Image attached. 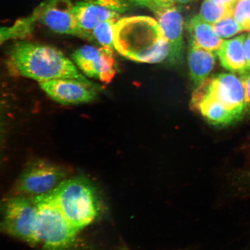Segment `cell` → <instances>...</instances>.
<instances>
[{"label": "cell", "instance_id": "f1b7e54d", "mask_svg": "<svg viewBox=\"0 0 250 250\" xmlns=\"http://www.w3.org/2000/svg\"><path fill=\"white\" fill-rule=\"evenodd\" d=\"M195 0H175V1L180 4H187V3L191 2Z\"/></svg>", "mask_w": 250, "mask_h": 250}, {"label": "cell", "instance_id": "83f0119b", "mask_svg": "<svg viewBox=\"0 0 250 250\" xmlns=\"http://www.w3.org/2000/svg\"><path fill=\"white\" fill-rule=\"evenodd\" d=\"M243 180L245 181L247 186L250 187V171L246 172L243 175Z\"/></svg>", "mask_w": 250, "mask_h": 250}, {"label": "cell", "instance_id": "44dd1931", "mask_svg": "<svg viewBox=\"0 0 250 250\" xmlns=\"http://www.w3.org/2000/svg\"><path fill=\"white\" fill-rule=\"evenodd\" d=\"M233 15L246 31H250V0H240L237 2L234 6Z\"/></svg>", "mask_w": 250, "mask_h": 250}, {"label": "cell", "instance_id": "603a6c76", "mask_svg": "<svg viewBox=\"0 0 250 250\" xmlns=\"http://www.w3.org/2000/svg\"><path fill=\"white\" fill-rule=\"evenodd\" d=\"M240 78L245 88L246 111H250V71L242 74Z\"/></svg>", "mask_w": 250, "mask_h": 250}, {"label": "cell", "instance_id": "7a4b0ae2", "mask_svg": "<svg viewBox=\"0 0 250 250\" xmlns=\"http://www.w3.org/2000/svg\"><path fill=\"white\" fill-rule=\"evenodd\" d=\"M114 43L120 54L138 62L157 63L169 54L158 21L147 16L120 18L114 26Z\"/></svg>", "mask_w": 250, "mask_h": 250}, {"label": "cell", "instance_id": "d4e9b609", "mask_svg": "<svg viewBox=\"0 0 250 250\" xmlns=\"http://www.w3.org/2000/svg\"><path fill=\"white\" fill-rule=\"evenodd\" d=\"M244 47H245L247 64H248L249 72L250 71V34L246 37L245 43H244Z\"/></svg>", "mask_w": 250, "mask_h": 250}, {"label": "cell", "instance_id": "ba28073f", "mask_svg": "<svg viewBox=\"0 0 250 250\" xmlns=\"http://www.w3.org/2000/svg\"><path fill=\"white\" fill-rule=\"evenodd\" d=\"M47 95L61 104L72 105L92 102L98 94L93 83L73 79H56L39 83Z\"/></svg>", "mask_w": 250, "mask_h": 250}, {"label": "cell", "instance_id": "3957f363", "mask_svg": "<svg viewBox=\"0 0 250 250\" xmlns=\"http://www.w3.org/2000/svg\"><path fill=\"white\" fill-rule=\"evenodd\" d=\"M47 194L78 232L102 214V202L98 189L85 176L68 178Z\"/></svg>", "mask_w": 250, "mask_h": 250}, {"label": "cell", "instance_id": "30bf717a", "mask_svg": "<svg viewBox=\"0 0 250 250\" xmlns=\"http://www.w3.org/2000/svg\"><path fill=\"white\" fill-rule=\"evenodd\" d=\"M154 13L169 47L168 61L172 64L180 63L184 51L182 15L174 6L157 8Z\"/></svg>", "mask_w": 250, "mask_h": 250}, {"label": "cell", "instance_id": "52a82bcc", "mask_svg": "<svg viewBox=\"0 0 250 250\" xmlns=\"http://www.w3.org/2000/svg\"><path fill=\"white\" fill-rule=\"evenodd\" d=\"M73 59L84 74L103 83H110L116 75L113 49L85 45L74 52Z\"/></svg>", "mask_w": 250, "mask_h": 250}, {"label": "cell", "instance_id": "277c9868", "mask_svg": "<svg viewBox=\"0 0 250 250\" xmlns=\"http://www.w3.org/2000/svg\"><path fill=\"white\" fill-rule=\"evenodd\" d=\"M34 198L39 209L35 246L42 250H73L77 231L47 193Z\"/></svg>", "mask_w": 250, "mask_h": 250}, {"label": "cell", "instance_id": "ffe728a7", "mask_svg": "<svg viewBox=\"0 0 250 250\" xmlns=\"http://www.w3.org/2000/svg\"><path fill=\"white\" fill-rule=\"evenodd\" d=\"M212 26L218 35L224 39L230 38L243 31H246L242 25L235 20L233 15L223 19L212 24Z\"/></svg>", "mask_w": 250, "mask_h": 250}, {"label": "cell", "instance_id": "4316f807", "mask_svg": "<svg viewBox=\"0 0 250 250\" xmlns=\"http://www.w3.org/2000/svg\"><path fill=\"white\" fill-rule=\"evenodd\" d=\"M211 1L224 7L232 8H234L237 2V0H211Z\"/></svg>", "mask_w": 250, "mask_h": 250}, {"label": "cell", "instance_id": "e0dca14e", "mask_svg": "<svg viewBox=\"0 0 250 250\" xmlns=\"http://www.w3.org/2000/svg\"><path fill=\"white\" fill-rule=\"evenodd\" d=\"M40 5L26 18L21 19L10 27H0V45L7 41L24 39L33 33L37 21H39Z\"/></svg>", "mask_w": 250, "mask_h": 250}, {"label": "cell", "instance_id": "7402d4cb", "mask_svg": "<svg viewBox=\"0 0 250 250\" xmlns=\"http://www.w3.org/2000/svg\"><path fill=\"white\" fill-rule=\"evenodd\" d=\"M84 1L94 3L118 13L126 12L134 5L130 0H83Z\"/></svg>", "mask_w": 250, "mask_h": 250}, {"label": "cell", "instance_id": "8992f818", "mask_svg": "<svg viewBox=\"0 0 250 250\" xmlns=\"http://www.w3.org/2000/svg\"><path fill=\"white\" fill-rule=\"evenodd\" d=\"M69 167L46 161L39 160L27 167L12 188L11 195L35 197L52 191L71 177Z\"/></svg>", "mask_w": 250, "mask_h": 250}, {"label": "cell", "instance_id": "ac0fdd59", "mask_svg": "<svg viewBox=\"0 0 250 250\" xmlns=\"http://www.w3.org/2000/svg\"><path fill=\"white\" fill-rule=\"evenodd\" d=\"M233 9L217 4L211 0H205L199 16L206 22L214 24L224 18L232 16Z\"/></svg>", "mask_w": 250, "mask_h": 250}, {"label": "cell", "instance_id": "f546056e", "mask_svg": "<svg viewBox=\"0 0 250 250\" xmlns=\"http://www.w3.org/2000/svg\"><path fill=\"white\" fill-rule=\"evenodd\" d=\"M1 108H0V136H1Z\"/></svg>", "mask_w": 250, "mask_h": 250}, {"label": "cell", "instance_id": "5b68a950", "mask_svg": "<svg viewBox=\"0 0 250 250\" xmlns=\"http://www.w3.org/2000/svg\"><path fill=\"white\" fill-rule=\"evenodd\" d=\"M38 214L34 197L10 195L0 208V233L35 246Z\"/></svg>", "mask_w": 250, "mask_h": 250}, {"label": "cell", "instance_id": "7c38bea8", "mask_svg": "<svg viewBox=\"0 0 250 250\" xmlns=\"http://www.w3.org/2000/svg\"><path fill=\"white\" fill-rule=\"evenodd\" d=\"M74 15L84 39L93 41L97 25L111 19H120V13L94 3L81 1L74 5Z\"/></svg>", "mask_w": 250, "mask_h": 250}, {"label": "cell", "instance_id": "5bb4252c", "mask_svg": "<svg viewBox=\"0 0 250 250\" xmlns=\"http://www.w3.org/2000/svg\"><path fill=\"white\" fill-rule=\"evenodd\" d=\"M211 86V85H210ZM201 112L209 123L217 126H227L240 120L243 114L230 110L209 92L193 108Z\"/></svg>", "mask_w": 250, "mask_h": 250}, {"label": "cell", "instance_id": "9c48e42d", "mask_svg": "<svg viewBox=\"0 0 250 250\" xmlns=\"http://www.w3.org/2000/svg\"><path fill=\"white\" fill-rule=\"evenodd\" d=\"M71 0H47L41 4L39 21L55 33L83 38Z\"/></svg>", "mask_w": 250, "mask_h": 250}, {"label": "cell", "instance_id": "4fadbf2b", "mask_svg": "<svg viewBox=\"0 0 250 250\" xmlns=\"http://www.w3.org/2000/svg\"><path fill=\"white\" fill-rule=\"evenodd\" d=\"M246 37L243 34L224 41L217 54L222 66L233 73L243 74L248 72L244 43Z\"/></svg>", "mask_w": 250, "mask_h": 250}, {"label": "cell", "instance_id": "d6986e66", "mask_svg": "<svg viewBox=\"0 0 250 250\" xmlns=\"http://www.w3.org/2000/svg\"><path fill=\"white\" fill-rule=\"evenodd\" d=\"M120 19H111L97 25L92 31L93 41L103 47L114 48V29Z\"/></svg>", "mask_w": 250, "mask_h": 250}, {"label": "cell", "instance_id": "cb8c5ba5", "mask_svg": "<svg viewBox=\"0 0 250 250\" xmlns=\"http://www.w3.org/2000/svg\"><path fill=\"white\" fill-rule=\"evenodd\" d=\"M134 5H139L148 8L153 12H155L158 7L154 4L152 0H130Z\"/></svg>", "mask_w": 250, "mask_h": 250}, {"label": "cell", "instance_id": "2e32d148", "mask_svg": "<svg viewBox=\"0 0 250 250\" xmlns=\"http://www.w3.org/2000/svg\"><path fill=\"white\" fill-rule=\"evenodd\" d=\"M187 28L190 34V42L208 51H217L224 42L215 32L212 24L206 22L199 15L189 21Z\"/></svg>", "mask_w": 250, "mask_h": 250}, {"label": "cell", "instance_id": "484cf974", "mask_svg": "<svg viewBox=\"0 0 250 250\" xmlns=\"http://www.w3.org/2000/svg\"><path fill=\"white\" fill-rule=\"evenodd\" d=\"M158 8H168L174 6L175 0H152Z\"/></svg>", "mask_w": 250, "mask_h": 250}, {"label": "cell", "instance_id": "8fae6325", "mask_svg": "<svg viewBox=\"0 0 250 250\" xmlns=\"http://www.w3.org/2000/svg\"><path fill=\"white\" fill-rule=\"evenodd\" d=\"M210 93L230 110L243 114L246 112L245 88L235 75L223 73L212 77Z\"/></svg>", "mask_w": 250, "mask_h": 250}, {"label": "cell", "instance_id": "6da1fadb", "mask_svg": "<svg viewBox=\"0 0 250 250\" xmlns=\"http://www.w3.org/2000/svg\"><path fill=\"white\" fill-rule=\"evenodd\" d=\"M8 64L15 74L39 83L62 78L91 83L63 53L51 46L29 42L16 43L9 50Z\"/></svg>", "mask_w": 250, "mask_h": 250}, {"label": "cell", "instance_id": "9a60e30c", "mask_svg": "<svg viewBox=\"0 0 250 250\" xmlns=\"http://www.w3.org/2000/svg\"><path fill=\"white\" fill-rule=\"evenodd\" d=\"M188 62L190 77L197 87L207 79L213 69L215 56L212 51L201 48L190 42Z\"/></svg>", "mask_w": 250, "mask_h": 250}]
</instances>
